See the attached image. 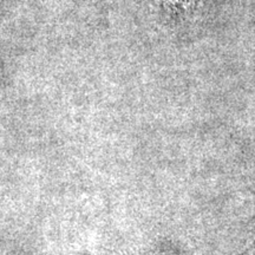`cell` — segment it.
I'll return each instance as SVG.
<instances>
[]
</instances>
